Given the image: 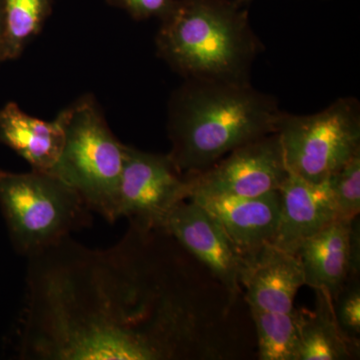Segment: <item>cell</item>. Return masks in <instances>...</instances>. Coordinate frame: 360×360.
Instances as JSON below:
<instances>
[{"instance_id": "ba28073f", "label": "cell", "mask_w": 360, "mask_h": 360, "mask_svg": "<svg viewBox=\"0 0 360 360\" xmlns=\"http://www.w3.org/2000/svg\"><path fill=\"white\" fill-rule=\"evenodd\" d=\"M288 175L276 132L239 146L207 169L186 177L189 198H257L279 191Z\"/></svg>"}, {"instance_id": "ffe728a7", "label": "cell", "mask_w": 360, "mask_h": 360, "mask_svg": "<svg viewBox=\"0 0 360 360\" xmlns=\"http://www.w3.org/2000/svg\"><path fill=\"white\" fill-rule=\"evenodd\" d=\"M120 7L136 20L158 18L161 20L174 6L175 0H106Z\"/></svg>"}, {"instance_id": "6da1fadb", "label": "cell", "mask_w": 360, "mask_h": 360, "mask_svg": "<svg viewBox=\"0 0 360 360\" xmlns=\"http://www.w3.org/2000/svg\"><path fill=\"white\" fill-rule=\"evenodd\" d=\"M160 229L129 224L108 248L68 236L27 258L14 329L22 360H158L180 356L184 307L179 265Z\"/></svg>"}, {"instance_id": "44dd1931", "label": "cell", "mask_w": 360, "mask_h": 360, "mask_svg": "<svg viewBox=\"0 0 360 360\" xmlns=\"http://www.w3.org/2000/svg\"><path fill=\"white\" fill-rule=\"evenodd\" d=\"M4 49H6V39H4V13H2L1 0H0V61H4Z\"/></svg>"}, {"instance_id": "ac0fdd59", "label": "cell", "mask_w": 360, "mask_h": 360, "mask_svg": "<svg viewBox=\"0 0 360 360\" xmlns=\"http://www.w3.org/2000/svg\"><path fill=\"white\" fill-rule=\"evenodd\" d=\"M338 219L350 220L360 212V153L345 163L328 180Z\"/></svg>"}, {"instance_id": "e0dca14e", "label": "cell", "mask_w": 360, "mask_h": 360, "mask_svg": "<svg viewBox=\"0 0 360 360\" xmlns=\"http://www.w3.org/2000/svg\"><path fill=\"white\" fill-rule=\"evenodd\" d=\"M257 328L262 360H300L297 314L265 311L250 307Z\"/></svg>"}, {"instance_id": "8fae6325", "label": "cell", "mask_w": 360, "mask_h": 360, "mask_svg": "<svg viewBox=\"0 0 360 360\" xmlns=\"http://www.w3.org/2000/svg\"><path fill=\"white\" fill-rule=\"evenodd\" d=\"M243 258L240 285L245 286L250 307L265 311L292 312L295 296L305 285L297 255L269 243Z\"/></svg>"}, {"instance_id": "7c38bea8", "label": "cell", "mask_w": 360, "mask_h": 360, "mask_svg": "<svg viewBox=\"0 0 360 360\" xmlns=\"http://www.w3.org/2000/svg\"><path fill=\"white\" fill-rule=\"evenodd\" d=\"M212 213L243 257L272 243L281 220L279 191L257 198L193 195Z\"/></svg>"}, {"instance_id": "30bf717a", "label": "cell", "mask_w": 360, "mask_h": 360, "mask_svg": "<svg viewBox=\"0 0 360 360\" xmlns=\"http://www.w3.org/2000/svg\"><path fill=\"white\" fill-rule=\"evenodd\" d=\"M360 227L354 219H335L303 241L296 255L302 262L305 285L324 290L333 300L348 278L359 276Z\"/></svg>"}, {"instance_id": "3957f363", "label": "cell", "mask_w": 360, "mask_h": 360, "mask_svg": "<svg viewBox=\"0 0 360 360\" xmlns=\"http://www.w3.org/2000/svg\"><path fill=\"white\" fill-rule=\"evenodd\" d=\"M160 22L158 54L184 79L250 82L262 46L248 6L236 0H175Z\"/></svg>"}, {"instance_id": "5bb4252c", "label": "cell", "mask_w": 360, "mask_h": 360, "mask_svg": "<svg viewBox=\"0 0 360 360\" xmlns=\"http://www.w3.org/2000/svg\"><path fill=\"white\" fill-rule=\"evenodd\" d=\"M65 108L51 122L33 117L18 104L0 110V142L39 172H51L65 143Z\"/></svg>"}, {"instance_id": "4fadbf2b", "label": "cell", "mask_w": 360, "mask_h": 360, "mask_svg": "<svg viewBox=\"0 0 360 360\" xmlns=\"http://www.w3.org/2000/svg\"><path fill=\"white\" fill-rule=\"evenodd\" d=\"M281 220L271 245L295 253L303 241L338 219L328 180L312 184L288 174L279 188Z\"/></svg>"}, {"instance_id": "277c9868", "label": "cell", "mask_w": 360, "mask_h": 360, "mask_svg": "<svg viewBox=\"0 0 360 360\" xmlns=\"http://www.w3.org/2000/svg\"><path fill=\"white\" fill-rule=\"evenodd\" d=\"M0 210L18 255L34 257L90 226L92 212L56 174L0 169Z\"/></svg>"}, {"instance_id": "2e32d148", "label": "cell", "mask_w": 360, "mask_h": 360, "mask_svg": "<svg viewBox=\"0 0 360 360\" xmlns=\"http://www.w3.org/2000/svg\"><path fill=\"white\" fill-rule=\"evenodd\" d=\"M4 13V61L20 58L51 16L52 0H1Z\"/></svg>"}, {"instance_id": "5b68a950", "label": "cell", "mask_w": 360, "mask_h": 360, "mask_svg": "<svg viewBox=\"0 0 360 360\" xmlns=\"http://www.w3.org/2000/svg\"><path fill=\"white\" fill-rule=\"evenodd\" d=\"M65 111V143L49 172L72 187L92 213L115 222L127 146L112 134L94 97H82Z\"/></svg>"}, {"instance_id": "52a82bcc", "label": "cell", "mask_w": 360, "mask_h": 360, "mask_svg": "<svg viewBox=\"0 0 360 360\" xmlns=\"http://www.w3.org/2000/svg\"><path fill=\"white\" fill-rule=\"evenodd\" d=\"M186 174L168 155L146 153L127 146L117 195L115 221L122 217L142 229H160L170 212L188 200Z\"/></svg>"}, {"instance_id": "9a60e30c", "label": "cell", "mask_w": 360, "mask_h": 360, "mask_svg": "<svg viewBox=\"0 0 360 360\" xmlns=\"http://www.w3.org/2000/svg\"><path fill=\"white\" fill-rule=\"evenodd\" d=\"M314 311L296 310L300 360H347L359 356V340L343 333L336 321L333 300L324 290H314Z\"/></svg>"}, {"instance_id": "7402d4cb", "label": "cell", "mask_w": 360, "mask_h": 360, "mask_svg": "<svg viewBox=\"0 0 360 360\" xmlns=\"http://www.w3.org/2000/svg\"><path fill=\"white\" fill-rule=\"evenodd\" d=\"M236 1H238L239 4H241V6H248L253 0H236Z\"/></svg>"}, {"instance_id": "9c48e42d", "label": "cell", "mask_w": 360, "mask_h": 360, "mask_svg": "<svg viewBox=\"0 0 360 360\" xmlns=\"http://www.w3.org/2000/svg\"><path fill=\"white\" fill-rule=\"evenodd\" d=\"M162 231L205 264L229 292L238 295L245 258L212 213L187 200L170 212Z\"/></svg>"}, {"instance_id": "8992f818", "label": "cell", "mask_w": 360, "mask_h": 360, "mask_svg": "<svg viewBox=\"0 0 360 360\" xmlns=\"http://www.w3.org/2000/svg\"><path fill=\"white\" fill-rule=\"evenodd\" d=\"M288 174L321 184L360 153V105L354 97L309 115L283 113L276 131Z\"/></svg>"}, {"instance_id": "d6986e66", "label": "cell", "mask_w": 360, "mask_h": 360, "mask_svg": "<svg viewBox=\"0 0 360 360\" xmlns=\"http://www.w3.org/2000/svg\"><path fill=\"white\" fill-rule=\"evenodd\" d=\"M336 321L343 333L359 340L360 284L359 276L348 278L333 300Z\"/></svg>"}, {"instance_id": "7a4b0ae2", "label": "cell", "mask_w": 360, "mask_h": 360, "mask_svg": "<svg viewBox=\"0 0 360 360\" xmlns=\"http://www.w3.org/2000/svg\"><path fill=\"white\" fill-rule=\"evenodd\" d=\"M283 113L250 82L186 79L168 106V155L182 174H198L239 146L276 134Z\"/></svg>"}]
</instances>
